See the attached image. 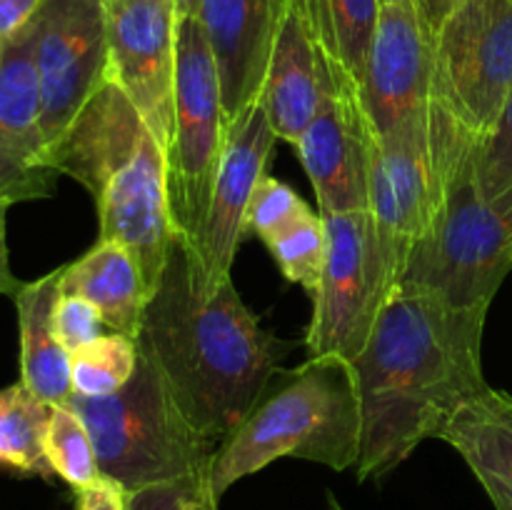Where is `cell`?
<instances>
[{"label":"cell","instance_id":"obj_1","mask_svg":"<svg viewBox=\"0 0 512 510\" xmlns=\"http://www.w3.org/2000/svg\"><path fill=\"white\" fill-rule=\"evenodd\" d=\"M485 310L450 308L425 295L393 293L353 360L363 435L358 480H383L420 443L443 438L453 415L488 388Z\"/></svg>","mask_w":512,"mask_h":510},{"label":"cell","instance_id":"obj_2","mask_svg":"<svg viewBox=\"0 0 512 510\" xmlns=\"http://www.w3.org/2000/svg\"><path fill=\"white\" fill-rule=\"evenodd\" d=\"M138 348L190 423L220 445L273 383L290 343L260 325L233 278L205 288L193 253L175 238L145 308Z\"/></svg>","mask_w":512,"mask_h":510},{"label":"cell","instance_id":"obj_3","mask_svg":"<svg viewBox=\"0 0 512 510\" xmlns=\"http://www.w3.org/2000/svg\"><path fill=\"white\" fill-rule=\"evenodd\" d=\"M360 435L363 415L353 365L340 358H308L298 368L278 370L248 418L220 443L210 480L223 495L280 458L313 460L333 470L355 468Z\"/></svg>","mask_w":512,"mask_h":510},{"label":"cell","instance_id":"obj_4","mask_svg":"<svg viewBox=\"0 0 512 510\" xmlns=\"http://www.w3.org/2000/svg\"><path fill=\"white\" fill-rule=\"evenodd\" d=\"M65 405L88 428L100 475L128 493L210 473L220 448L190 423L163 375L140 348L133 378L118 393L105 398L70 395Z\"/></svg>","mask_w":512,"mask_h":510},{"label":"cell","instance_id":"obj_5","mask_svg":"<svg viewBox=\"0 0 512 510\" xmlns=\"http://www.w3.org/2000/svg\"><path fill=\"white\" fill-rule=\"evenodd\" d=\"M470 145L445 183L428 230L410 248L395 293L488 313L512 270V230L483 198Z\"/></svg>","mask_w":512,"mask_h":510},{"label":"cell","instance_id":"obj_6","mask_svg":"<svg viewBox=\"0 0 512 510\" xmlns=\"http://www.w3.org/2000/svg\"><path fill=\"white\" fill-rule=\"evenodd\" d=\"M478 143L438 100L388 135L370 133L368 210L400 283L415 240L428 230L450 170Z\"/></svg>","mask_w":512,"mask_h":510},{"label":"cell","instance_id":"obj_7","mask_svg":"<svg viewBox=\"0 0 512 510\" xmlns=\"http://www.w3.org/2000/svg\"><path fill=\"white\" fill-rule=\"evenodd\" d=\"M225 133L228 123L213 48L198 15H183L175 25V110L165 168L175 238L188 245L208 213Z\"/></svg>","mask_w":512,"mask_h":510},{"label":"cell","instance_id":"obj_8","mask_svg":"<svg viewBox=\"0 0 512 510\" xmlns=\"http://www.w3.org/2000/svg\"><path fill=\"white\" fill-rule=\"evenodd\" d=\"M328 250L308 325L310 358L353 363L363 353L383 305L393 298V270L385 260L370 210L323 215Z\"/></svg>","mask_w":512,"mask_h":510},{"label":"cell","instance_id":"obj_9","mask_svg":"<svg viewBox=\"0 0 512 510\" xmlns=\"http://www.w3.org/2000/svg\"><path fill=\"white\" fill-rule=\"evenodd\" d=\"M512 95V0H465L433 35V100L485 138Z\"/></svg>","mask_w":512,"mask_h":510},{"label":"cell","instance_id":"obj_10","mask_svg":"<svg viewBox=\"0 0 512 510\" xmlns=\"http://www.w3.org/2000/svg\"><path fill=\"white\" fill-rule=\"evenodd\" d=\"M30 25L48 153L108 80V0H43Z\"/></svg>","mask_w":512,"mask_h":510},{"label":"cell","instance_id":"obj_11","mask_svg":"<svg viewBox=\"0 0 512 510\" xmlns=\"http://www.w3.org/2000/svg\"><path fill=\"white\" fill-rule=\"evenodd\" d=\"M173 0H108V78L133 100L163 153L175 110Z\"/></svg>","mask_w":512,"mask_h":510},{"label":"cell","instance_id":"obj_12","mask_svg":"<svg viewBox=\"0 0 512 510\" xmlns=\"http://www.w3.org/2000/svg\"><path fill=\"white\" fill-rule=\"evenodd\" d=\"M293 148L313 185L320 213L368 210L370 128L355 80L330 58H325L323 103Z\"/></svg>","mask_w":512,"mask_h":510},{"label":"cell","instance_id":"obj_13","mask_svg":"<svg viewBox=\"0 0 512 510\" xmlns=\"http://www.w3.org/2000/svg\"><path fill=\"white\" fill-rule=\"evenodd\" d=\"M275 143L278 135L258 100L228 125L208 213L193 243H185L200 268L205 288H215L233 273L235 255L248 233L250 198L263 175H268Z\"/></svg>","mask_w":512,"mask_h":510},{"label":"cell","instance_id":"obj_14","mask_svg":"<svg viewBox=\"0 0 512 510\" xmlns=\"http://www.w3.org/2000/svg\"><path fill=\"white\" fill-rule=\"evenodd\" d=\"M358 100L373 135H388L433 103V35L415 3L380 5Z\"/></svg>","mask_w":512,"mask_h":510},{"label":"cell","instance_id":"obj_15","mask_svg":"<svg viewBox=\"0 0 512 510\" xmlns=\"http://www.w3.org/2000/svg\"><path fill=\"white\" fill-rule=\"evenodd\" d=\"M58 173L45 163L33 25L3 40L0 65V200L50 198Z\"/></svg>","mask_w":512,"mask_h":510},{"label":"cell","instance_id":"obj_16","mask_svg":"<svg viewBox=\"0 0 512 510\" xmlns=\"http://www.w3.org/2000/svg\"><path fill=\"white\" fill-rule=\"evenodd\" d=\"M285 8L288 0H200L228 125L258 100Z\"/></svg>","mask_w":512,"mask_h":510},{"label":"cell","instance_id":"obj_17","mask_svg":"<svg viewBox=\"0 0 512 510\" xmlns=\"http://www.w3.org/2000/svg\"><path fill=\"white\" fill-rule=\"evenodd\" d=\"M325 93V58L308 0H288L258 103L278 140L295 145L318 115Z\"/></svg>","mask_w":512,"mask_h":510},{"label":"cell","instance_id":"obj_18","mask_svg":"<svg viewBox=\"0 0 512 510\" xmlns=\"http://www.w3.org/2000/svg\"><path fill=\"white\" fill-rule=\"evenodd\" d=\"M458 450L493 500L495 510H512V395L488 388L470 398L443 438Z\"/></svg>","mask_w":512,"mask_h":510},{"label":"cell","instance_id":"obj_19","mask_svg":"<svg viewBox=\"0 0 512 510\" xmlns=\"http://www.w3.org/2000/svg\"><path fill=\"white\" fill-rule=\"evenodd\" d=\"M60 293L90 300L110 333L128 335L138 343L150 295L143 273L125 245L98 240L88 253L63 265Z\"/></svg>","mask_w":512,"mask_h":510},{"label":"cell","instance_id":"obj_20","mask_svg":"<svg viewBox=\"0 0 512 510\" xmlns=\"http://www.w3.org/2000/svg\"><path fill=\"white\" fill-rule=\"evenodd\" d=\"M63 265L20 285L13 295L20 328V383L48 405H63L73 395L70 353L55 335L53 313L60 298Z\"/></svg>","mask_w":512,"mask_h":510},{"label":"cell","instance_id":"obj_21","mask_svg":"<svg viewBox=\"0 0 512 510\" xmlns=\"http://www.w3.org/2000/svg\"><path fill=\"white\" fill-rule=\"evenodd\" d=\"M50 405L30 393L23 383L0 390V468L15 475L53 478L45 455Z\"/></svg>","mask_w":512,"mask_h":510},{"label":"cell","instance_id":"obj_22","mask_svg":"<svg viewBox=\"0 0 512 510\" xmlns=\"http://www.w3.org/2000/svg\"><path fill=\"white\" fill-rule=\"evenodd\" d=\"M325 58L358 85L380 15V0H308Z\"/></svg>","mask_w":512,"mask_h":510},{"label":"cell","instance_id":"obj_23","mask_svg":"<svg viewBox=\"0 0 512 510\" xmlns=\"http://www.w3.org/2000/svg\"><path fill=\"white\" fill-rule=\"evenodd\" d=\"M138 343L128 335L105 333L70 355V385L78 398H105L133 378Z\"/></svg>","mask_w":512,"mask_h":510},{"label":"cell","instance_id":"obj_24","mask_svg":"<svg viewBox=\"0 0 512 510\" xmlns=\"http://www.w3.org/2000/svg\"><path fill=\"white\" fill-rule=\"evenodd\" d=\"M270 255L278 263L280 273L288 283L300 285L310 298H315L320 288L325 265V250H328V235H325L323 213L305 210L285 228L263 240Z\"/></svg>","mask_w":512,"mask_h":510},{"label":"cell","instance_id":"obj_25","mask_svg":"<svg viewBox=\"0 0 512 510\" xmlns=\"http://www.w3.org/2000/svg\"><path fill=\"white\" fill-rule=\"evenodd\" d=\"M45 455L60 480L73 490L85 488L100 478L98 455L88 428L68 405H50L48 430H45Z\"/></svg>","mask_w":512,"mask_h":510},{"label":"cell","instance_id":"obj_26","mask_svg":"<svg viewBox=\"0 0 512 510\" xmlns=\"http://www.w3.org/2000/svg\"><path fill=\"white\" fill-rule=\"evenodd\" d=\"M475 178L490 208L512 230V95L493 130L478 140Z\"/></svg>","mask_w":512,"mask_h":510},{"label":"cell","instance_id":"obj_27","mask_svg":"<svg viewBox=\"0 0 512 510\" xmlns=\"http://www.w3.org/2000/svg\"><path fill=\"white\" fill-rule=\"evenodd\" d=\"M218 503L210 473L148 485L128 495V510H218Z\"/></svg>","mask_w":512,"mask_h":510},{"label":"cell","instance_id":"obj_28","mask_svg":"<svg viewBox=\"0 0 512 510\" xmlns=\"http://www.w3.org/2000/svg\"><path fill=\"white\" fill-rule=\"evenodd\" d=\"M308 208L310 205L288 183L273 178V175H263L250 198L248 233L258 235L260 240L270 238Z\"/></svg>","mask_w":512,"mask_h":510},{"label":"cell","instance_id":"obj_29","mask_svg":"<svg viewBox=\"0 0 512 510\" xmlns=\"http://www.w3.org/2000/svg\"><path fill=\"white\" fill-rule=\"evenodd\" d=\"M53 325L60 345L70 355L83 348V345L98 340L108 330L105 328L103 315L98 313V308L90 300L70 293H60L58 303H55Z\"/></svg>","mask_w":512,"mask_h":510},{"label":"cell","instance_id":"obj_30","mask_svg":"<svg viewBox=\"0 0 512 510\" xmlns=\"http://www.w3.org/2000/svg\"><path fill=\"white\" fill-rule=\"evenodd\" d=\"M128 490L115 480L100 475L95 483L75 490V508L78 510H128Z\"/></svg>","mask_w":512,"mask_h":510},{"label":"cell","instance_id":"obj_31","mask_svg":"<svg viewBox=\"0 0 512 510\" xmlns=\"http://www.w3.org/2000/svg\"><path fill=\"white\" fill-rule=\"evenodd\" d=\"M43 0H0V40L13 38L33 20Z\"/></svg>","mask_w":512,"mask_h":510},{"label":"cell","instance_id":"obj_32","mask_svg":"<svg viewBox=\"0 0 512 510\" xmlns=\"http://www.w3.org/2000/svg\"><path fill=\"white\" fill-rule=\"evenodd\" d=\"M8 208L10 205L5 200H0V295H10L13 298L20 290V280L15 278L13 270H10V253H8Z\"/></svg>","mask_w":512,"mask_h":510},{"label":"cell","instance_id":"obj_33","mask_svg":"<svg viewBox=\"0 0 512 510\" xmlns=\"http://www.w3.org/2000/svg\"><path fill=\"white\" fill-rule=\"evenodd\" d=\"M460 3H465V0H415L420 18H423L430 35L438 33V28L445 23V18H448Z\"/></svg>","mask_w":512,"mask_h":510},{"label":"cell","instance_id":"obj_34","mask_svg":"<svg viewBox=\"0 0 512 510\" xmlns=\"http://www.w3.org/2000/svg\"><path fill=\"white\" fill-rule=\"evenodd\" d=\"M173 8L178 18H183V15H198L200 0H173Z\"/></svg>","mask_w":512,"mask_h":510},{"label":"cell","instance_id":"obj_35","mask_svg":"<svg viewBox=\"0 0 512 510\" xmlns=\"http://www.w3.org/2000/svg\"><path fill=\"white\" fill-rule=\"evenodd\" d=\"M395 3H415V0H380V5H395Z\"/></svg>","mask_w":512,"mask_h":510},{"label":"cell","instance_id":"obj_36","mask_svg":"<svg viewBox=\"0 0 512 510\" xmlns=\"http://www.w3.org/2000/svg\"><path fill=\"white\" fill-rule=\"evenodd\" d=\"M0 65H3V40H0Z\"/></svg>","mask_w":512,"mask_h":510}]
</instances>
